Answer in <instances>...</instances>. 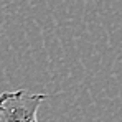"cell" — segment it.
<instances>
[{
  "instance_id": "6da1fadb",
  "label": "cell",
  "mask_w": 122,
  "mask_h": 122,
  "mask_svg": "<svg viewBox=\"0 0 122 122\" xmlns=\"http://www.w3.org/2000/svg\"><path fill=\"white\" fill-rule=\"evenodd\" d=\"M45 99V94L25 89L0 94V122H38V107Z\"/></svg>"
}]
</instances>
